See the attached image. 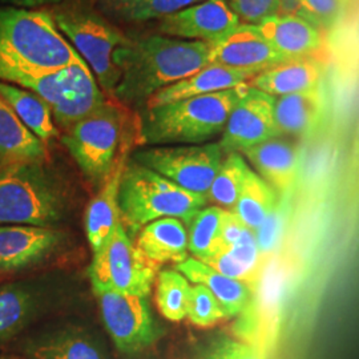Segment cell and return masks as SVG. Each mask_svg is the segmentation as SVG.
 I'll return each instance as SVG.
<instances>
[{
  "mask_svg": "<svg viewBox=\"0 0 359 359\" xmlns=\"http://www.w3.org/2000/svg\"><path fill=\"white\" fill-rule=\"evenodd\" d=\"M46 158L47 145L0 96V163H44Z\"/></svg>",
  "mask_w": 359,
  "mask_h": 359,
  "instance_id": "obj_26",
  "label": "cell"
},
{
  "mask_svg": "<svg viewBox=\"0 0 359 359\" xmlns=\"http://www.w3.org/2000/svg\"><path fill=\"white\" fill-rule=\"evenodd\" d=\"M246 229L248 228L238 218L236 217V215L231 210L226 209L222 219V225H221V233H219V244H221L219 250L231 248L240 240V237Z\"/></svg>",
  "mask_w": 359,
  "mask_h": 359,
  "instance_id": "obj_39",
  "label": "cell"
},
{
  "mask_svg": "<svg viewBox=\"0 0 359 359\" xmlns=\"http://www.w3.org/2000/svg\"><path fill=\"white\" fill-rule=\"evenodd\" d=\"M63 243V233L34 225H0V271L35 265Z\"/></svg>",
  "mask_w": 359,
  "mask_h": 359,
  "instance_id": "obj_15",
  "label": "cell"
},
{
  "mask_svg": "<svg viewBox=\"0 0 359 359\" xmlns=\"http://www.w3.org/2000/svg\"><path fill=\"white\" fill-rule=\"evenodd\" d=\"M226 0H203L161 19L158 31L170 38L213 43L240 23Z\"/></svg>",
  "mask_w": 359,
  "mask_h": 359,
  "instance_id": "obj_13",
  "label": "cell"
},
{
  "mask_svg": "<svg viewBox=\"0 0 359 359\" xmlns=\"http://www.w3.org/2000/svg\"><path fill=\"white\" fill-rule=\"evenodd\" d=\"M127 156L118 163L109 179L100 188L86 212V233L92 252L99 250L115 231L120 221L118 189Z\"/></svg>",
  "mask_w": 359,
  "mask_h": 359,
  "instance_id": "obj_25",
  "label": "cell"
},
{
  "mask_svg": "<svg viewBox=\"0 0 359 359\" xmlns=\"http://www.w3.org/2000/svg\"><path fill=\"white\" fill-rule=\"evenodd\" d=\"M157 265L142 255L118 221L115 231L96 252L90 262L93 292L114 290L121 294L148 297L154 286Z\"/></svg>",
  "mask_w": 359,
  "mask_h": 359,
  "instance_id": "obj_9",
  "label": "cell"
},
{
  "mask_svg": "<svg viewBox=\"0 0 359 359\" xmlns=\"http://www.w3.org/2000/svg\"><path fill=\"white\" fill-rule=\"evenodd\" d=\"M283 60L256 25H238L209 44V63L215 65L266 69Z\"/></svg>",
  "mask_w": 359,
  "mask_h": 359,
  "instance_id": "obj_14",
  "label": "cell"
},
{
  "mask_svg": "<svg viewBox=\"0 0 359 359\" xmlns=\"http://www.w3.org/2000/svg\"><path fill=\"white\" fill-rule=\"evenodd\" d=\"M28 359H107L99 341L76 326L39 334L26 345Z\"/></svg>",
  "mask_w": 359,
  "mask_h": 359,
  "instance_id": "obj_19",
  "label": "cell"
},
{
  "mask_svg": "<svg viewBox=\"0 0 359 359\" xmlns=\"http://www.w3.org/2000/svg\"><path fill=\"white\" fill-rule=\"evenodd\" d=\"M136 246L144 256L156 265L175 262L188 258V233L179 218L154 219L142 228Z\"/></svg>",
  "mask_w": 359,
  "mask_h": 359,
  "instance_id": "obj_24",
  "label": "cell"
},
{
  "mask_svg": "<svg viewBox=\"0 0 359 359\" xmlns=\"http://www.w3.org/2000/svg\"><path fill=\"white\" fill-rule=\"evenodd\" d=\"M203 0H99L104 13L128 23L164 19Z\"/></svg>",
  "mask_w": 359,
  "mask_h": 359,
  "instance_id": "obj_29",
  "label": "cell"
},
{
  "mask_svg": "<svg viewBox=\"0 0 359 359\" xmlns=\"http://www.w3.org/2000/svg\"><path fill=\"white\" fill-rule=\"evenodd\" d=\"M257 27L285 60L317 57L323 47L322 31L295 13H277Z\"/></svg>",
  "mask_w": 359,
  "mask_h": 359,
  "instance_id": "obj_18",
  "label": "cell"
},
{
  "mask_svg": "<svg viewBox=\"0 0 359 359\" xmlns=\"http://www.w3.org/2000/svg\"><path fill=\"white\" fill-rule=\"evenodd\" d=\"M115 63L121 76L114 97L120 103L142 107L158 90L209 65V44L152 35L129 40L116 51Z\"/></svg>",
  "mask_w": 359,
  "mask_h": 359,
  "instance_id": "obj_1",
  "label": "cell"
},
{
  "mask_svg": "<svg viewBox=\"0 0 359 359\" xmlns=\"http://www.w3.org/2000/svg\"><path fill=\"white\" fill-rule=\"evenodd\" d=\"M252 168L238 152L226 154L222 165L206 194L208 201L224 209H233L244 187L245 180Z\"/></svg>",
  "mask_w": 359,
  "mask_h": 359,
  "instance_id": "obj_31",
  "label": "cell"
},
{
  "mask_svg": "<svg viewBox=\"0 0 359 359\" xmlns=\"http://www.w3.org/2000/svg\"><path fill=\"white\" fill-rule=\"evenodd\" d=\"M176 270L189 283L206 286L217 298L226 318L241 314L250 302L252 289L248 283L229 278L200 259L188 257L185 261L177 264Z\"/></svg>",
  "mask_w": 359,
  "mask_h": 359,
  "instance_id": "obj_23",
  "label": "cell"
},
{
  "mask_svg": "<svg viewBox=\"0 0 359 359\" xmlns=\"http://www.w3.org/2000/svg\"><path fill=\"white\" fill-rule=\"evenodd\" d=\"M201 262L213 268L218 273H221L229 278H233V280L248 283L249 286H252L255 283L257 276H258L257 271L246 268L240 261H237L234 257L231 256L228 249L219 250L217 253L203 259Z\"/></svg>",
  "mask_w": 359,
  "mask_h": 359,
  "instance_id": "obj_37",
  "label": "cell"
},
{
  "mask_svg": "<svg viewBox=\"0 0 359 359\" xmlns=\"http://www.w3.org/2000/svg\"><path fill=\"white\" fill-rule=\"evenodd\" d=\"M84 62L51 13L0 8V80L36 75Z\"/></svg>",
  "mask_w": 359,
  "mask_h": 359,
  "instance_id": "obj_2",
  "label": "cell"
},
{
  "mask_svg": "<svg viewBox=\"0 0 359 359\" xmlns=\"http://www.w3.org/2000/svg\"><path fill=\"white\" fill-rule=\"evenodd\" d=\"M126 112L112 102L67 129L62 137L77 167L95 188H102L118 163L127 156L124 147Z\"/></svg>",
  "mask_w": 359,
  "mask_h": 359,
  "instance_id": "obj_6",
  "label": "cell"
},
{
  "mask_svg": "<svg viewBox=\"0 0 359 359\" xmlns=\"http://www.w3.org/2000/svg\"><path fill=\"white\" fill-rule=\"evenodd\" d=\"M255 172L277 193L293 191L299 176V151L294 142L281 136L241 152Z\"/></svg>",
  "mask_w": 359,
  "mask_h": 359,
  "instance_id": "obj_17",
  "label": "cell"
},
{
  "mask_svg": "<svg viewBox=\"0 0 359 359\" xmlns=\"http://www.w3.org/2000/svg\"><path fill=\"white\" fill-rule=\"evenodd\" d=\"M187 317L198 327H210L226 318L217 298L200 283H193L191 286Z\"/></svg>",
  "mask_w": 359,
  "mask_h": 359,
  "instance_id": "obj_33",
  "label": "cell"
},
{
  "mask_svg": "<svg viewBox=\"0 0 359 359\" xmlns=\"http://www.w3.org/2000/svg\"><path fill=\"white\" fill-rule=\"evenodd\" d=\"M0 96L11 105L27 128L44 144L57 136L51 108L38 95L0 80Z\"/></svg>",
  "mask_w": 359,
  "mask_h": 359,
  "instance_id": "obj_27",
  "label": "cell"
},
{
  "mask_svg": "<svg viewBox=\"0 0 359 359\" xmlns=\"http://www.w3.org/2000/svg\"><path fill=\"white\" fill-rule=\"evenodd\" d=\"M10 84L31 90L51 108L53 120L71 128L100 105L107 97L86 62L36 75L13 77Z\"/></svg>",
  "mask_w": 359,
  "mask_h": 359,
  "instance_id": "obj_7",
  "label": "cell"
},
{
  "mask_svg": "<svg viewBox=\"0 0 359 359\" xmlns=\"http://www.w3.org/2000/svg\"><path fill=\"white\" fill-rule=\"evenodd\" d=\"M277 206V192L253 169L249 170L244 187L231 212L245 226L256 231Z\"/></svg>",
  "mask_w": 359,
  "mask_h": 359,
  "instance_id": "obj_28",
  "label": "cell"
},
{
  "mask_svg": "<svg viewBox=\"0 0 359 359\" xmlns=\"http://www.w3.org/2000/svg\"><path fill=\"white\" fill-rule=\"evenodd\" d=\"M274 96L249 84L243 97L234 105L222 132L219 145L225 154H241L261 142L281 136L274 117Z\"/></svg>",
  "mask_w": 359,
  "mask_h": 359,
  "instance_id": "obj_12",
  "label": "cell"
},
{
  "mask_svg": "<svg viewBox=\"0 0 359 359\" xmlns=\"http://www.w3.org/2000/svg\"><path fill=\"white\" fill-rule=\"evenodd\" d=\"M348 0H297L295 15L320 31L333 28L346 8Z\"/></svg>",
  "mask_w": 359,
  "mask_h": 359,
  "instance_id": "obj_34",
  "label": "cell"
},
{
  "mask_svg": "<svg viewBox=\"0 0 359 359\" xmlns=\"http://www.w3.org/2000/svg\"><path fill=\"white\" fill-rule=\"evenodd\" d=\"M325 107L321 87L276 97L274 117L280 135L308 136L320 126Z\"/></svg>",
  "mask_w": 359,
  "mask_h": 359,
  "instance_id": "obj_22",
  "label": "cell"
},
{
  "mask_svg": "<svg viewBox=\"0 0 359 359\" xmlns=\"http://www.w3.org/2000/svg\"><path fill=\"white\" fill-rule=\"evenodd\" d=\"M283 210L276 206L268 218L261 224V226L255 231L259 255H269L277 246L283 233Z\"/></svg>",
  "mask_w": 359,
  "mask_h": 359,
  "instance_id": "obj_38",
  "label": "cell"
},
{
  "mask_svg": "<svg viewBox=\"0 0 359 359\" xmlns=\"http://www.w3.org/2000/svg\"><path fill=\"white\" fill-rule=\"evenodd\" d=\"M264 69L256 68H236L228 65L209 63L192 76L180 80L154 95L147 107L173 103L182 99L231 90L241 84L249 83Z\"/></svg>",
  "mask_w": 359,
  "mask_h": 359,
  "instance_id": "obj_16",
  "label": "cell"
},
{
  "mask_svg": "<svg viewBox=\"0 0 359 359\" xmlns=\"http://www.w3.org/2000/svg\"><path fill=\"white\" fill-rule=\"evenodd\" d=\"M231 10L248 25H259L281 13V0H226Z\"/></svg>",
  "mask_w": 359,
  "mask_h": 359,
  "instance_id": "obj_36",
  "label": "cell"
},
{
  "mask_svg": "<svg viewBox=\"0 0 359 359\" xmlns=\"http://www.w3.org/2000/svg\"><path fill=\"white\" fill-rule=\"evenodd\" d=\"M63 0H0V3L8 4L13 8L20 10H36L43 6H51V4H59Z\"/></svg>",
  "mask_w": 359,
  "mask_h": 359,
  "instance_id": "obj_40",
  "label": "cell"
},
{
  "mask_svg": "<svg viewBox=\"0 0 359 359\" xmlns=\"http://www.w3.org/2000/svg\"><path fill=\"white\" fill-rule=\"evenodd\" d=\"M224 158L219 142H205L151 147L135 152L132 160L189 192L206 196Z\"/></svg>",
  "mask_w": 359,
  "mask_h": 359,
  "instance_id": "obj_10",
  "label": "cell"
},
{
  "mask_svg": "<svg viewBox=\"0 0 359 359\" xmlns=\"http://www.w3.org/2000/svg\"><path fill=\"white\" fill-rule=\"evenodd\" d=\"M283 1H286V3H294L295 6V1H297V0H281V3H283Z\"/></svg>",
  "mask_w": 359,
  "mask_h": 359,
  "instance_id": "obj_41",
  "label": "cell"
},
{
  "mask_svg": "<svg viewBox=\"0 0 359 359\" xmlns=\"http://www.w3.org/2000/svg\"><path fill=\"white\" fill-rule=\"evenodd\" d=\"M226 209L205 206L188 222V250L196 259H205L221 249L219 233Z\"/></svg>",
  "mask_w": 359,
  "mask_h": 359,
  "instance_id": "obj_30",
  "label": "cell"
},
{
  "mask_svg": "<svg viewBox=\"0 0 359 359\" xmlns=\"http://www.w3.org/2000/svg\"><path fill=\"white\" fill-rule=\"evenodd\" d=\"M322 65L317 57L287 59L253 77L249 84L270 96L280 97L320 87Z\"/></svg>",
  "mask_w": 359,
  "mask_h": 359,
  "instance_id": "obj_20",
  "label": "cell"
},
{
  "mask_svg": "<svg viewBox=\"0 0 359 359\" xmlns=\"http://www.w3.org/2000/svg\"><path fill=\"white\" fill-rule=\"evenodd\" d=\"M197 359H261V357L256 347L249 344L229 337H219L212 341Z\"/></svg>",
  "mask_w": 359,
  "mask_h": 359,
  "instance_id": "obj_35",
  "label": "cell"
},
{
  "mask_svg": "<svg viewBox=\"0 0 359 359\" xmlns=\"http://www.w3.org/2000/svg\"><path fill=\"white\" fill-rule=\"evenodd\" d=\"M44 163H0V225L52 228L62 221L65 196Z\"/></svg>",
  "mask_w": 359,
  "mask_h": 359,
  "instance_id": "obj_5",
  "label": "cell"
},
{
  "mask_svg": "<svg viewBox=\"0 0 359 359\" xmlns=\"http://www.w3.org/2000/svg\"><path fill=\"white\" fill-rule=\"evenodd\" d=\"M191 286L177 270H163L157 276L156 304L168 321L180 322L187 318Z\"/></svg>",
  "mask_w": 359,
  "mask_h": 359,
  "instance_id": "obj_32",
  "label": "cell"
},
{
  "mask_svg": "<svg viewBox=\"0 0 359 359\" xmlns=\"http://www.w3.org/2000/svg\"><path fill=\"white\" fill-rule=\"evenodd\" d=\"M0 359H6V358H1V357H0Z\"/></svg>",
  "mask_w": 359,
  "mask_h": 359,
  "instance_id": "obj_42",
  "label": "cell"
},
{
  "mask_svg": "<svg viewBox=\"0 0 359 359\" xmlns=\"http://www.w3.org/2000/svg\"><path fill=\"white\" fill-rule=\"evenodd\" d=\"M104 326L116 348L124 354H136L154 345L163 330L154 320L147 297L95 292Z\"/></svg>",
  "mask_w": 359,
  "mask_h": 359,
  "instance_id": "obj_11",
  "label": "cell"
},
{
  "mask_svg": "<svg viewBox=\"0 0 359 359\" xmlns=\"http://www.w3.org/2000/svg\"><path fill=\"white\" fill-rule=\"evenodd\" d=\"M208 204L206 196L189 192L136 161H127L118 189L120 221L130 233L154 219L179 218L189 222Z\"/></svg>",
  "mask_w": 359,
  "mask_h": 359,
  "instance_id": "obj_4",
  "label": "cell"
},
{
  "mask_svg": "<svg viewBox=\"0 0 359 359\" xmlns=\"http://www.w3.org/2000/svg\"><path fill=\"white\" fill-rule=\"evenodd\" d=\"M249 83L231 90L147 107L140 114L139 142L142 145H196L224 132L234 105Z\"/></svg>",
  "mask_w": 359,
  "mask_h": 359,
  "instance_id": "obj_3",
  "label": "cell"
},
{
  "mask_svg": "<svg viewBox=\"0 0 359 359\" xmlns=\"http://www.w3.org/2000/svg\"><path fill=\"white\" fill-rule=\"evenodd\" d=\"M51 13L60 32L90 67L104 92L112 95L121 76L115 53L130 39L87 8L71 7Z\"/></svg>",
  "mask_w": 359,
  "mask_h": 359,
  "instance_id": "obj_8",
  "label": "cell"
},
{
  "mask_svg": "<svg viewBox=\"0 0 359 359\" xmlns=\"http://www.w3.org/2000/svg\"><path fill=\"white\" fill-rule=\"evenodd\" d=\"M48 301L38 283H10L0 287V344L34 321Z\"/></svg>",
  "mask_w": 359,
  "mask_h": 359,
  "instance_id": "obj_21",
  "label": "cell"
}]
</instances>
